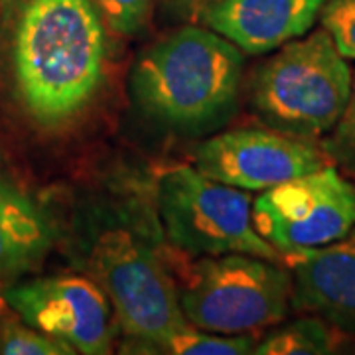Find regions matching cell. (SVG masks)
Listing matches in <instances>:
<instances>
[{"instance_id":"obj_16","label":"cell","mask_w":355,"mask_h":355,"mask_svg":"<svg viewBox=\"0 0 355 355\" xmlns=\"http://www.w3.org/2000/svg\"><path fill=\"white\" fill-rule=\"evenodd\" d=\"M320 148L324 150L330 164L338 166L355 176V73L349 101L345 105L336 127L324 137Z\"/></svg>"},{"instance_id":"obj_7","label":"cell","mask_w":355,"mask_h":355,"mask_svg":"<svg viewBox=\"0 0 355 355\" xmlns=\"http://www.w3.org/2000/svg\"><path fill=\"white\" fill-rule=\"evenodd\" d=\"M257 233L288 259L342 239L355 227V186L326 164L265 190L251 205Z\"/></svg>"},{"instance_id":"obj_9","label":"cell","mask_w":355,"mask_h":355,"mask_svg":"<svg viewBox=\"0 0 355 355\" xmlns=\"http://www.w3.org/2000/svg\"><path fill=\"white\" fill-rule=\"evenodd\" d=\"M330 164L322 148L275 128H235L207 139L196 168L221 184L265 191Z\"/></svg>"},{"instance_id":"obj_11","label":"cell","mask_w":355,"mask_h":355,"mask_svg":"<svg viewBox=\"0 0 355 355\" xmlns=\"http://www.w3.org/2000/svg\"><path fill=\"white\" fill-rule=\"evenodd\" d=\"M326 0H211L203 22L243 53L261 55L306 36Z\"/></svg>"},{"instance_id":"obj_2","label":"cell","mask_w":355,"mask_h":355,"mask_svg":"<svg viewBox=\"0 0 355 355\" xmlns=\"http://www.w3.org/2000/svg\"><path fill=\"white\" fill-rule=\"evenodd\" d=\"M243 51L211 28L188 26L160 40L132 69V97L168 130L202 135L235 113Z\"/></svg>"},{"instance_id":"obj_1","label":"cell","mask_w":355,"mask_h":355,"mask_svg":"<svg viewBox=\"0 0 355 355\" xmlns=\"http://www.w3.org/2000/svg\"><path fill=\"white\" fill-rule=\"evenodd\" d=\"M107 34L91 0H28L14 34V77L32 119L60 127L101 85Z\"/></svg>"},{"instance_id":"obj_15","label":"cell","mask_w":355,"mask_h":355,"mask_svg":"<svg viewBox=\"0 0 355 355\" xmlns=\"http://www.w3.org/2000/svg\"><path fill=\"white\" fill-rule=\"evenodd\" d=\"M0 354L4 355H69L76 354L62 340L28 326L26 322H0Z\"/></svg>"},{"instance_id":"obj_14","label":"cell","mask_w":355,"mask_h":355,"mask_svg":"<svg viewBox=\"0 0 355 355\" xmlns=\"http://www.w3.org/2000/svg\"><path fill=\"white\" fill-rule=\"evenodd\" d=\"M254 342L253 334L243 336H225L214 334L188 326L164 342L156 343L148 354L162 355H247L253 354Z\"/></svg>"},{"instance_id":"obj_17","label":"cell","mask_w":355,"mask_h":355,"mask_svg":"<svg viewBox=\"0 0 355 355\" xmlns=\"http://www.w3.org/2000/svg\"><path fill=\"white\" fill-rule=\"evenodd\" d=\"M103 22L121 36H137L148 22L153 0H91Z\"/></svg>"},{"instance_id":"obj_13","label":"cell","mask_w":355,"mask_h":355,"mask_svg":"<svg viewBox=\"0 0 355 355\" xmlns=\"http://www.w3.org/2000/svg\"><path fill=\"white\" fill-rule=\"evenodd\" d=\"M336 334L330 324L316 316L294 320L277 328L261 343H257V355H324L336 352Z\"/></svg>"},{"instance_id":"obj_6","label":"cell","mask_w":355,"mask_h":355,"mask_svg":"<svg viewBox=\"0 0 355 355\" xmlns=\"http://www.w3.org/2000/svg\"><path fill=\"white\" fill-rule=\"evenodd\" d=\"M156 202L166 237L188 254L245 253L280 261L254 229L251 198L196 166H176L160 174Z\"/></svg>"},{"instance_id":"obj_5","label":"cell","mask_w":355,"mask_h":355,"mask_svg":"<svg viewBox=\"0 0 355 355\" xmlns=\"http://www.w3.org/2000/svg\"><path fill=\"white\" fill-rule=\"evenodd\" d=\"M87 270L107 294L114 318L128 338V352L148 354L156 343L190 326L174 282L135 231H101L91 245Z\"/></svg>"},{"instance_id":"obj_3","label":"cell","mask_w":355,"mask_h":355,"mask_svg":"<svg viewBox=\"0 0 355 355\" xmlns=\"http://www.w3.org/2000/svg\"><path fill=\"white\" fill-rule=\"evenodd\" d=\"M354 73L320 28L284 44L254 71L251 105L266 125L296 139H324L349 101Z\"/></svg>"},{"instance_id":"obj_12","label":"cell","mask_w":355,"mask_h":355,"mask_svg":"<svg viewBox=\"0 0 355 355\" xmlns=\"http://www.w3.org/2000/svg\"><path fill=\"white\" fill-rule=\"evenodd\" d=\"M53 227L38 203L0 178V280L38 266L53 245Z\"/></svg>"},{"instance_id":"obj_4","label":"cell","mask_w":355,"mask_h":355,"mask_svg":"<svg viewBox=\"0 0 355 355\" xmlns=\"http://www.w3.org/2000/svg\"><path fill=\"white\" fill-rule=\"evenodd\" d=\"M291 272L277 261L227 253L193 263L178 288V300L191 326L243 336L282 322L291 310Z\"/></svg>"},{"instance_id":"obj_18","label":"cell","mask_w":355,"mask_h":355,"mask_svg":"<svg viewBox=\"0 0 355 355\" xmlns=\"http://www.w3.org/2000/svg\"><path fill=\"white\" fill-rule=\"evenodd\" d=\"M320 20L343 58L355 60V0H326Z\"/></svg>"},{"instance_id":"obj_10","label":"cell","mask_w":355,"mask_h":355,"mask_svg":"<svg viewBox=\"0 0 355 355\" xmlns=\"http://www.w3.org/2000/svg\"><path fill=\"white\" fill-rule=\"evenodd\" d=\"M291 308L355 334V227L338 241L288 257Z\"/></svg>"},{"instance_id":"obj_19","label":"cell","mask_w":355,"mask_h":355,"mask_svg":"<svg viewBox=\"0 0 355 355\" xmlns=\"http://www.w3.org/2000/svg\"><path fill=\"white\" fill-rule=\"evenodd\" d=\"M207 2H211V0H207Z\"/></svg>"},{"instance_id":"obj_8","label":"cell","mask_w":355,"mask_h":355,"mask_svg":"<svg viewBox=\"0 0 355 355\" xmlns=\"http://www.w3.org/2000/svg\"><path fill=\"white\" fill-rule=\"evenodd\" d=\"M2 300L28 326L62 340L76 354L103 355L113 345V308L91 277L60 275L16 282Z\"/></svg>"}]
</instances>
